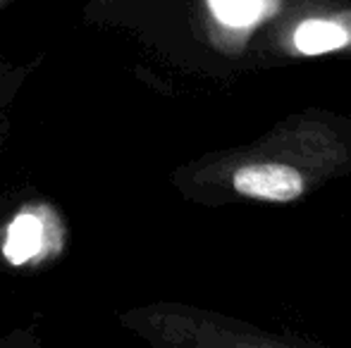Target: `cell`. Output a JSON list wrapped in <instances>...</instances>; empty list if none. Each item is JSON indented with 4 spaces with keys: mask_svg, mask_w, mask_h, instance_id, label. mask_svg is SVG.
Masks as SVG:
<instances>
[{
    "mask_svg": "<svg viewBox=\"0 0 351 348\" xmlns=\"http://www.w3.org/2000/svg\"><path fill=\"white\" fill-rule=\"evenodd\" d=\"M351 174V117L323 107L294 112L249 146L206 160L199 181L232 203L289 205Z\"/></svg>",
    "mask_w": 351,
    "mask_h": 348,
    "instance_id": "1",
    "label": "cell"
},
{
    "mask_svg": "<svg viewBox=\"0 0 351 348\" xmlns=\"http://www.w3.org/2000/svg\"><path fill=\"white\" fill-rule=\"evenodd\" d=\"M43 246V222L38 215L24 213L17 215L8 229V241H5V258L12 265H22L34 258Z\"/></svg>",
    "mask_w": 351,
    "mask_h": 348,
    "instance_id": "2",
    "label": "cell"
}]
</instances>
